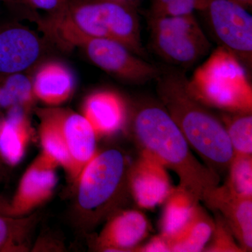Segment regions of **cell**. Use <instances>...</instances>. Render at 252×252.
Returning <instances> with one entry per match:
<instances>
[{"label": "cell", "mask_w": 252, "mask_h": 252, "mask_svg": "<svg viewBox=\"0 0 252 252\" xmlns=\"http://www.w3.org/2000/svg\"><path fill=\"white\" fill-rule=\"evenodd\" d=\"M156 81L164 108L205 165L218 175L229 168L235 154L226 128L190 94L185 74L160 69Z\"/></svg>", "instance_id": "6da1fadb"}, {"label": "cell", "mask_w": 252, "mask_h": 252, "mask_svg": "<svg viewBox=\"0 0 252 252\" xmlns=\"http://www.w3.org/2000/svg\"><path fill=\"white\" fill-rule=\"evenodd\" d=\"M134 130L144 152L155 158L180 179L179 187L197 201L208 189L218 186L220 175L193 155L185 135L166 109L155 104L141 107Z\"/></svg>", "instance_id": "7a4b0ae2"}, {"label": "cell", "mask_w": 252, "mask_h": 252, "mask_svg": "<svg viewBox=\"0 0 252 252\" xmlns=\"http://www.w3.org/2000/svg\"><path fill=\"white\" fill-rule=\"evenodd\" d=\"M51 36L66 44L77 36L104 38L124 44L143 58L138 16L122 0H69L46 21Z\"/></svg>", "instance_id": "3957f363"}, {"label": "cell", "mask_w": 252, "mask_h": 252, "mask_svg": "<svg viewBox=\"0 0 252 252\" xmlns=\"http://www.w3.org/2000/svg\"><path fill=\"white\" fill-rule=\"evenodd\" d=\"M189 92L204 105L232 113H252V88L243 63L220 46L187 81Z\"/></svg>", "instance_id": "277c9868"}, {"label": "cell", "mask_w": 252, "mask_h": 252, "mask_svg": "<svg viewBox=\"0 0 252 252\" xmlns=\"http://www.w3.org/2000/svg\"><path fill=\"white\" fill-rule=\"evenodd\" d=\"M150 26L156 52L175 65H193L211 49V44L193 14L152 18Z\"/></svg>", "instance_id": "5b68a950"}, {"label": "cell", "mask_w": 252, "mask_h": 252, "mask_svg": "<svg viewBox=\"0 0 252 252\" xmlns=\"http://www.w3.org/2000/svg\"><path fill=\"white\" fill-rule=\"evenodd\" d=\"M126 165L125 157L117 149L95 154L78 177L81 210L97 213L108 206L122 188Z\"/></svg>", "instance_id": "8992f818"}, {"label": "cell", "mask_w": 252, "mask_h": 252, "mask_svg": "<svg viewBox=\"0 0 252 252\" xmlns=\"http://www.w3.org/2000/svg\"><path fill=\"white\" fill-rule=\"evenodd\" d=\"M66 46H79L97 67L133 84H144L156 80L160 69L137 56L124 44L104 38L77 36Z\"/></svg>", "instance_id": "52a82bcc"}, {"label": "cell", "mask_w": 252, "mask_h": 252, "mask_svg": "<svg viewBox=\"0 0 252 252\" xmlns=\"http://www.w3.org/2000/svg\"><path fill=\"white\" fill-rule=\"evenodd\" d=\"M204 11L220 46L251 64L252 16L245 7L233 0H209Z\"/></svg>", "instance_id": "ba28073f"}, {"label": "cell", "mask_w": 252, "mask_h": 252, "mask_svg": "<svg viewBox=\"0 0 252 252\" xmlns=\"http://www.w3.org/2000/svg\"><path fill=\"white\" fill-rule=\"evenodd\" d=\"M58 165L44 153L33 162L23 176L9 205V215L24 216L50 198L57 185L56 167Z\"/></svg>", "instance_id": "9c48e42d"}, {"label": "cell", "mask_w": 252, "mask_h": 252, "mask_svg": "<svg viewBox=\"0 0 252 252\" xmlns=\"http://www.w3.org/2000/svg\"><path fill=\"white\" fill-rule=\"evenodd\" d=\"M212 210L220 212L243 252H252V198H241L223 187H213L203 200Z\"/></svg>", "instance_id": "30bf717a"}, {"label": "cell", "mask_w": 252, "mask_h": 252, "mask_svg": "<svg viewBox=\"0 0 252 252\" xmlns=\"http://www.w3.org/2000/svg\"><path fill=\"white\" fill-rule=\"evenodd\" d=\"M165 167L155 158L144 152L131 170L130 186L139 206L153 209L163 203L173 188Z\"/></svg>", "instance_id": "8fae6325"}, {"label": "cell", "mask_w": 252, "mask_h": 252, "mask_svg": "<svg viewBox=\"0 0 252 252\" xmlns=\"http://www.w3.org/2000/svg\"><path fill=\"white\" fill-rule=\"evenodd\" d=\"M42 51L34 32L22 26L0 29V74L21 73L37 61Z\"/></svg>", "instance_id": "7c38bea8"}, {"label": "cell", "mask_w": 252, "mask_h": 252, "mask_svg": "<svg viewBox=\"0 0 252 252\" xmlns=\"http://www.w3.org/2000/svg\"><path fill=\"white\" fill-rule=\"evenodd\" d=\"M146 217L137 210L121 212L106 224L97 240L104 252H128L135 248L148 233Z\"/></svg>", "instance_id": "4fadbf2b"}, {"label": "cell", "mask_w": 252, "mask_h": 252, "mask_svg": "<svg viewBox=\"0 0 252 252\" xmlns=\"http://www.w3.org/2000/svg\"><path fill=\"white\" fill-rule=\"evenodd\" d=\"M58 115L72 162L71 176L77 179L95 155L97 135L84 115L70 112Z\"/></svg>", "instance_id": "5bb4252c"}, {"label": "cell", "mask_w": 252, "mask_h": 252, "mask_svg": "<svg viewBox=\"0 0 252 252\" xmlns=\"http://www.w3.org/2000/svg\"><path fill=\"white\" fill-rule=\"evenodd\" d=\"M84 116L97 136L111 135L119 130L125 122V106L117 94L99 91L86 99Z\"/></svg>", "instance_id": "9a60e30c"}, {"label": "cell", "mask_w": 252, "mask_h": 252, "mask_svg": "<svg viewBox=\"0 0 252 252\" xmlns=\"http://www.w3.org/2000/svg\"><path fill=\"white\" fill-rule=\"evenodd\" d=\"M75 81L70 70L62 63L43 64L36 73L32 83L36 98L49 105L66 102L74 91Z\"/></svg>", "instance_id": "2e32d148"}, {"label": "cell", "mask_w": 252, "mask_h": 252, "mask_svg": "<svg viewBox=\"0 0 252 252\" xmlns=\"http://www.w3.org/2000/svg\"><path fill=\"white\" fill-rule=\"evenodd\" d=\"M9 109L7 117L0 122V157L15 165L24 157L31 127L24 107L15 105Z\"/></svg>", "instance_id": "e0dca14e"}, {"label": "cell", "mask_w": 252, "mask_h": 252, "mask_svg": "<svg viewBox=\"0 0 252 252\" xmlns=\"http://www.w3.org/2000/svg\"><path fill=\"white\" fill-rule=\"evenodd\" d=\"M165 202L160 235L170 243L190 224L198 210L199 202L180 187L172 190Z\"/></svg>", "instance_id": "ac0fdd59"}, {"label": "cell", "mask_w": 252, "mask_h": 252, "mask_svg": "<svg viewBox=\"0 0 252 252\" xmlns=\"http://www.w3.org/2000/svg\"><path fill=\"white\" fill-rule=\"evenodd\" d=\"M215 228V221L198 206L196 214L185 231L169 243L173 252L204 251Z\"/></svg>", "instance_id": "d6986e66"}, {"label": "cell", "mask_w": 252, "mask_h": 252, "mask_svg": "<svg viewBox=\"0 0 252 252\" xmlns=\"http://www.w3.org/2000/svg\"><path fill=\"white\" fill-rule=\"evenodd\" d=\"M35 222L34 215L14 217L0 212V252L28 251Z\"/></svg>", "instance_id": "ffe728a7"}, {"label": "cell", "mask_w": 252, "mask_h": 252, "mask_svg": "<svg viewBox=\"0 0 252 252\" xmlns=\"http://www.w3.org/2000/svg\"><path fill=\"white\" fill-rule=\"evenodd\" d=\"M43 152L72 174V162L63 135L58 112L46 114L40 126Z\"/></svg>", "instance_id": "44dd1931"}, {"label": "cell", "mask_w": 252, "mask_h": 252, "mask_svg": "<svg viewBox=\"0 0 252 252\" xmlns=\"http://www.w3.org/2000/svg\"><path fill=\"white\" fill-rule=\"evenodd\" d=\"M4 76L0 84V106L11 108L20 105L25 109L29 108L35 97L32 83L21 73Z\"/></svg>", "instance_id": "7402d4cb"}, {"label": "cell", "mask_w": 252, "mask_h": 252, "mask_svg": "<svg viewBox=\"0 0 252 252\" xmlns=\"http://www.w3.org/2000/svg\"><path fill=\"white\" fill-rule=\"evenodd\" d=\"M228 118L225 127L229 137L235 155L252 156V113H235Z\"/></svg>", "instance_id": "603a6c76"}, {"label": "cell", "mask_w": 252, "mask_h": 252, "mask_svg": "<svg viewBox=\"0 0 252 252\" xmlns=\"http://www.w3.org/2000/svg\"><path fill=\"white\" fill-rule=\"evenodd\" d=\"M225 188L236 196L252 198V156L235 155Z\"/></svg>", "instance_id": "cb8c5ba5"}, {"label": "cell", "mask_w": 252, "mask_h": 252, "mask_svg": "<svg viewBox=\"0 0 252 252\" xmlns=\"http://www.w3.org/2000/svg\"><path fill=\"white\" fill-rule=\"evenodd\" d=\"M209 0H154L152 17L192 15L196 10L204 11Z\"/></svg>", "instance_id": "d4e9b609"}, {"label": "cell", "mask_w": 252, "mask_h": 252, "mask_svg": "<svg viewBox=\"0 0 252 252\" xmlns=\"http://www.w3.org/2000/svg\"><path fill=\"white\" fill-rule=\"evenodd\" d=\"M204 251L243 252L222 217L215 220L211 238Z\"/></svg>", "instance_id": "484cf974"}, {"label": "cell", "mask_w": 252, "mask_h": 252, "mask_svg": "<svg viewBox=\"0 0 252 252\" xmlns=\"http://www.w3.org/2000/svg\"><path fill=\"white\" fill-rule=\"evenodd\" d=\"M18 1H24L34 9L43 10L51 14H54L63 9L67 4L69 0H18Z\"/></svg>", "instance_id": "4316f807"}, {"label": "cell", "mask_w": 252, "mask_h": 252, "mask_svg": "<svg viewBox=\"0 0 252 252\" xmlns=\"http://www.w3.org/2000/svg\"><path fill=\"white\" fill-rule=\"evenodd\" d=\"M138 252H169L170 251V244L161 235L155 237L145 246L139 249Z\"/></svg>", "instance_id": "83f0119b"}, {"label": "cell", "mask_w": 252, "mask_h": 252, "mask_svg": "<svg viewBox=\"0 0 252 252\" xmlns=\"http://www.w3.org/2000/svg\"><path fill=\"white\" fill-rule=\"evenodd\" d=\"M9 205H5V204L0 200V212L9 215Z\"/></svg>", "instance_id": "f1b7e54d"}, {"label": "cell", "mask_w": 252, "mask_h": 252, "mask_svg": "<svg viewBox=\"0 0 252 252\" xmlns=\"http://www.w3.org/2000/svg\"><path fill=\"white\" fill-rule=\"evenodd\" d=\"M233 1L238 3V4H241L244 7L251 6L252 2V0H233Z\"/></svg>", "instance_id": "f546056e"}, {"label": "cell", "mask_w": 252, "mask_h": 252, "mask_svg": "<svg viewBox=\"0 0 252 252\" xmlns=\"http://www.w3.org/2000/svg\"><path fill=\"white\" fill-rule=\"evenodd\" d=\"M1 158L0 157V181L2 180L5 177V169Z\"/></svg>", "instance_id": "4dcf8cb0"}, {"label": "cell", "mask_w": 252, "mask_h": 252, "mask_svg": "<svg viewBox=\"0 0 252 252\" xmlns=\"http://www.w3.org/2000/svg\"><path fill=\"white\" fill-rule=\"evenodd\" d=\"M6 1V2H11V1H18V0H0V1Z\"/></svg>", "instance_id": "1f68e13d"}]
</instances>
